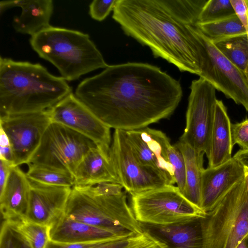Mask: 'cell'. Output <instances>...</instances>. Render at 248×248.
I'll return each instance as SVG.
<instances>
[{
	"instance_id": "cell-1",
	"label": "cell",
	"mask_w": 248,
	"mask_h": 248,
	"mask_svg": "<svg viewBox=\"0 0 248 248\" xmlns=\"http://www.w3.org/2000/svg\"><path fill=\"white\" fill-rule=\"evenodd\" d=\"M74 94L109 128L130 131L169 117L183 90L179 81L159 67L128 62L108 65L84 79Z\"/></svg>"
},
{
	"instance_id": "cell-2",
	"label": "cell",
	"mask_w": 248,
	"mask_h": 248,
	"mask_svg": "<svg viewBox=\"0 0 248 248\" xmlns=\"http://www.w3.org/2000/svg\"><path fill=\"white\" fill-rule=\"evenodd\" d=\"M112 17L126 35L149 47L155 58L200 76L194 34L158 0H116Z\"/></svg>"
},
{
	"instance_id": "cell-3",
	"label": "cell",
	"mask_w": 248,
	"mask_h": 248,
	"mask_svg": "<svg viewBox=\"0 0 248 248\" xmlns=\"http://www.w3.org/2000/svg\"><path fill=\"white\" fill-rule=\"evenodd\" d=\"M71 93L41 64L0 57V116L45 111Z\"/></svg>"
},
{
	"instance_id": "cell-4",
	"label": "cell",
	"mask_w": 248,
	"mask_h": 248,
	"mask_svg": "<svg viewBox=\"0 0 248 248\" xmlns=\"http://www.w3.org/2000/svg\"><path fill=\"white\" fill-rule=\"evenodd\" d=\"M29 41L38 56L54 65L66 81L108 65L89 35L78 31L50 25Z\"/></svg>"
},
{
	"instance_id": "cell-5",
	"label": "cell",
	"mask_w": 248,
	"mask_h": 248,
	"mask_svg": "<svg viewBox=\"0 0 248 248\" xmlns=\"http://www.w3.org/2000/svg\"><path fill=\"white\" fill-rule=\"evenodd\" d=\"M65 215L120 237H129L143 232L128 204L125 192L115 195L92 197L72 187Z\"/></svg>"
},
{
	"instance_id": "cell-6",
	"label": "cell",
	"mask_w": 248,
	"mask_h": 248,
	"mask_svg": "<svg viewBox=\"0 0 248 248\" xmlns=\"http://www.w3.org/2000/svg\"><path fill=\"white\" fill-rule=\"evenodd\" d=\"M205 248H235L248 234V193L244 179L203 217Z\"/></svg>"
},
{
	"instance_id": "cell-7",
	"label": "cell",
	"mask_w": 248,
	"mask_h": 248,
	"mask_svg": "<svg viewBox=\"0 0 248 248\" xmlns=\"http://www.w3.org/2000/svg\"><path fill=\"white\" fill-rule=\"evenodd\" d=\"M97 146L94 141L80 133L51 122L27 165L68 172L74 176L83 157Z\"/></svg>"
},
{
	"instance_id": "cell-8",
	"label": "cell",
	"mask_w": 248,
	"mask_h": 248,
	"mask_svg": "<svg viewBox=\"0 0 248 248\" xmlns=\"http://www.w3.org/2000/svg\"><path fill=\"white\" fill-rule=\"evenodd\" d=\"M189 27L195 35L201 77L216 90L248 113V80L215 44L196 26Z\"/></svg>"
},
{
	"instance_id": "cell-9",
	"label": "cell",
	"mask_w": 248,
	"mask_h": 248,
	"mask_svg": "<svg viewBox=\"0 0 248 248\" xmlns=\"http://www.w3.org/2000/svg\"><path fill=\"white\" fill-rule=\"evenodd\" d=\"M131 196V208L140 223L169 225L206 214L188 201L179 188L173 185Z\"/></svg>"
},
{
	"instance_id": "cell-10",
	"label": "cell",
	"mask_w": 248,
	"mask_h": 248,
	"mask_svg": "<svg viewBox=\"0 0 248 248\" xmlns=\"http://www.w3.org/2000/svg\"><path fill=\"white\" fill-rule=\"evenodd\" d=\"M190 89L186 127L179 140L205 154L208 158L217 100L216 89L201 77L192 81Z\"/></svg>"
},
{
	"instance_id": "cell-11",
	"label": "cell",
	"mask_w": 248,
	"mask_h": 248,
	"mask_svg": "<svg viewBox=\"0 0 248 248\" xmlns=\"http://www.w3.org/2000/svg\"><path fill=\"white\" fill-rule=\"evenodd\" d=\"M108 155L120 184L131 195L169 185L159 172L139 161L126 131L114 130Z\"/></svg>"
},
{
	"instance_id": "cell-12",
	"label": "cell",
	"mask_w": 248,
	"mask_h": 248,
	"mask_svg": "<svg viewBox=\"0 0 248 248\" xmlns=\"http://www.w3.org/2000/svg\"><path fill=\"white\" fill-rule=\"evenodd\" d=\"M51 122L47 110L0 116V126L9 140L15 166L28 163Z\"/></svg>"
},
{
	"instance_id": "cell-13",
	"label": "cell",
	"mask_w": 248,
	"mask_h": 248,
	"mask_svg": "<svg viewBox=\"0 0 248 248\" xmlns=\"http://www.w3.org/2000/svg\"><path fill=\"white\" fill-rule=\"evenodd\" d=\"M51 122L64 125L94 141L108 153L110 128L99 119L73 93L47 110Z\"/></svg>"
},
{
	"instance_id": "cell-14",
	"label": "cell",
	"mask_w": 248,
	"mask_h": 248,
	"mask_svg": "<svg viewBox=\"0 0 248 248\" xmlns=\"http://www.w3.org/2000/svg\"><path fill=\"white\" fill-rule=\"evenodd\" d=\"M29 182V207L25 219L50 227L65 214L72 187Z\"/></svg>"
},
{
	"instance_id": "cell-15",
	"label": "cell",
	"mask_w": 248,
	"mask_h": 248,
	"mask_svg": "<svg viewBox=\"0 0 248 248\" xmlns=\"http://www.w3.org/2000/svg\"><path fill=\"white\" fill-rule=\"evenodd\" d=\"M131 145L139 161L144 166L159 172L169 185L176 184L174 169L165 154L168 137L161 131L146 127L126 131Z\"/></svg>"
},
{
	"instance_id": "cell-16",
	"label": "cell",
	"mask_w": 248,
	"mask_h": 248,
	"mask_svg": "<svg viewBox=\"0 0 248 248\" xmlns=\"http://www.w3.org/2000/svg\"><path fill=\"white\" fill-rule=\"evenodd\" d=\"M245 175L244 167L233 157L216 167L204 169L201 182L202 210L205 214L212 211Z\"/></svg>"
},
{
	"instance_id": "cell-17",
	"label": "cell",
	"mask_w": 248,
	"mask_h": 248,
	"mask_svg": "<svg viewBox=\"0 0 248 248\" xmlns=\"http://www.w3.org/2000/svg\"><path fill=\"white\" fill-rule=\"evenodd\" d=\"M204 216L169 225L140 223L143 232L164 248H205Z\"/></svg>"
},
{
	"instance_id": "cell-18",
	"label": "cell",
	"mask_w": 248,
	"mask_h": 248,
	"mask_svg": "<svg viewBox=\"0 0 248 248\" xmlns=\"http://www.w3.org/2000/svg\"><path fill=\"white\" fill-rule=\"evenodd\" d=\"M20 7L19 16H15L13 26L18 33L31 36L50 26L54 9L51 0H2L0 2V15L7 9Z\"/></svg>"
},
{
	"instance_id": "cell-19",
	"label": "cell",
	"mask_w": 248,
	"mask_h": 248,
	"mask_svg": "<svg viewBox=\"0 0 248 248\" xmlns=\"http://www.w3.org/2000/svg\"><path fill=\"white\" fill-rule=\"evenodd\" d=\"M30 190L29 180L18 166L11 170L0 193V209L4 220L19 221L27 214Z\"/></svg>"
},
{
	"instance_id": "cell-20",
	"label": "cell",
	"mask_w": 248,
	"mask_h": 248,
	"mask_svg": "<svg viewBox=\"0 0 248 248\" xmlns=\"http://www.w3.org/2000/svg\"><path fill=\"white\" fill-rule=\"evenodd\" d=\"M120 237L100 228L73 219L65 214L49 228L50 240L62 243L96 242Z\"/></svg>"
},
{
	"instance_id": "cell-21",
	"label": "cell",
	"mask_w": 248,
	"mask_h": 248,
	"mask_svg": "<svg viewBox=\"0 0 248 248\" xmlns=\"http://www.w3.org/2000/svg\"><path fill=\"white\" fill-rule=\"evenodd\" d=\"M74 177L75 186H92L103 182L120 184L108 153L98 146L83 157Z\"/></svg>"
},
{
	"instance_id": "cell-22",
	"label": "cell",
	"mask_w": 248,
	"mask_h": 248,
	"mask_svg": "<svg viewBox=\"0 0 248 248\" xmlns=\"http://www.w3.org/2000/svg\"><path fill=\"white\" fill-rule=\"evenodd\" d=\"M231 124L226 107L221 100H217L207 158L208 167H216L232 158Z\"/></svg>"
},
{
	"instance_id": "cell-23",
	"label": "cell",
	"mask_w": 248,
	"mask_h": 248,
	"mask_svg": "<svg viewBox=\"0 0 248 248\" xmlns=\"http://www.w3.org/2000/svg\"><path fill=\"white\" fill-rule=\"evenodd\" d=\"M174 145L182 153L185 163L186 186L183 195L202 210L201 182L204 169L203 166L204 153L195 150L180 140Z\"/></svg>"
},
{
	"instance_id": "cell-24",
	"label": "cell",
	"mask_w": 248,
	"mask_h": 248,
	"mask_svg": "<svg viewBox=\"0 0 248 248\" xmlns=\"http://www.w3.org/2000/svg\"><path fill=\"white\" fill-rule=\"evenodd\" d=\"M196 26L213 43L241 36H248L236 15L212 22L200 23Z\"/></svg>"
},
{
	"instance_id": "cell-25",
	"label": "cell",
	"mask_w": 248,
	"mask_h": 248,
	"mask_svg": "<svg viewBox=\"0 0 248 248\" xmlns=\"http://www.w3.org/2000/svg\"><path fill=\"white\" fill-rule=\"evenodd\" d=\"M174 18L186 25L196 26L207 0H158Z\"/></svg>"
},
{
	"instance_id": "cell-26",
	"label": "cell",
	"mask_w": 248,
	"mask_h": 248,
	"mask_svg": "<svg viewBox=\"0 0 248 248\" xmlns=\"http://www.w3.org/2000/svg\"><path fill=\"white\" fill-rule=\"evenodd\" d=\"M214 44L244 74L248 80V36L232 38Z\"/></svg>"
},
{
	"instance_id": "cell-27",
	"label": "cell",
	"mask_w": 248,
	"mask_h": 248,
	"mask_svg": "<svg viewBox=\"0 0 248 248\" xmlns=\"http://www.w3.org/2000/svg\"><path fill=\"white\" fill-rule=\"evenodd\" d=\"M26 173L29 180L42 184L72 187L75 186L74 177L69 173L32 165H29Z\"/></svg>"
},
{
	"instance_id": "cell-28",
	"label": "cell",
	"mask_w": 248,
	"mask_h": 248,
	"mask_svg": "<svg viewBox=\"0 0 248 248\" xmlns=\"http://www.w3.org/2000/svg\"><path fill=\"white\" fill-rule=\"evenodd\" d=\"M235 15L231 0H208L200 14L197 23L215 22Z\"/></svg>"
},
{
	"instance_id": "cell-29",
	"label": "cell",
	"mask_w": 248,
	"mask_h": 248,
	"mask_svg": "<svg viewBox=\"0 0 248 248\" xmlns=\"http://www.w3.org/2000/svg\"><path fill=\"white\" fill-rule=\"evenodd\" d=\"M18 227L32 248H46L50 240V227L26 219L17 222Z\"/></svg>"
},
{
	"instance_id": "cell-30",
	"label": "cell",
	"mask_w": 248,
	"mask_h": 248,
	"mask_svg": "<svg viewBox=\"0 0 248 248\" xmlns=\"http://www.w3.org/2000/svg\"><path fill=\"white\" fill-rule=\"evenodd\" d=\"M17 222L3 221L0 233V248H32L19 230Z\"/></svg>"
},
{
	"instance_id": "cell-31",
	"label": "cell",
	"mask_w": 248,
	"mask_h": 248,
	"mask_svg": "<svg viewBox=\"0 0 248 248\" xmlns=\"http://www.w3.org/2000/svg\"><path fill=\"white\" fill-rule=\"evenodd\" d=\"M165 149L167 159L174 169L177 186L183 195L186 186V170L183 154L174 144H170L169 138L166 141Z\"/></svg>"
},
{
	"instance_id": "cell-32",
	"label": "cell",
	"mask_w": 248,
	"mask_h": 248,
	"mask_svg": "<svg viewBox=\"0 0 248 248\" xmlns=\"http://www.w3.org/2000/svg\"><path fill=\"white\" fill-rule=\"evenodd\" d=\"M75 188L92 197L111 196L121 194L123 186L120 184L103 182L92 186H74Z\"/></svg>"
},
{
	"instance_id": "cell-33",
	"label": "cell",
	"mask_w": 248,
	"mask_h": 248,
	"mask_svg": "<svg viewBox=\"0 0 248 248\" xmlns=\"http://www.w3.org/2000/svg\"><path fill=\"white\" fill-rule=\"evenodd\" d=\"M116 0H94L89 5L91 17L98 21L104 20L114 8Z\"/></svg>"
},
{
	"instance_id": "cell-34",
	"label": "cell",
	"mask_w": 248,
	"mask_h": 248,
	"mask_svg": "<svg viewBox=\"0 0 248 248\" xmlns=\"http://www.w3.org/2000/svg\"><path fill=\"white\" fill-rule=\"evenodd\" d=\"M232 144H238L242 150H248V118L231 124Z\"/></svg>"
},
{
	"instance_id": "cell-35",
	"label": "cell",
	"mask_w": 248,
	"mask_h": 248,
	"mask_svg": "<svg viewBox=\"0 0 248 248\" xmlns=\"http://www.w3.org/2000/svg\"><path fill=\"white\" fill-rule=\"evenodd\" d=\"M125 248H164L159 242L144 232L129 237Z\"/></svg>"
},
{
	"instance_id": "cell-36",
	"label": "cell",
	"mask_w": 248,
	"mask_h": 248,
	"mask_svg": "<svg viewBox=\"0 0 248 248\" xmlns=\"http://www.w3.org/2000/svg\"><path fill=\"white\" fill-rule=\"evenodd\" d=\"M231 2L248 35V0H231Z\"/></svg>"
},
{
	"instance_id": "cell-37",
	"label": "cell",
	"mask_w": 248,
	"mask_h": 248,
	"mask_svg": "<svg viewBox=\"0 0 248 248\" xmlns=\"http://www.w3.org/2000/svg\"><path fill=\"white\" fill-rule=\"evenodd\" d=\"M102 242L104 241L79 243H62L49 240L46 248H92Z\"/></svg>"
},
{
	"instance_id": "cell-38",
	"label": "cell",
	"mask_w": 248,
	"mask_h": 248,
	"mask_svg": "<svg viewBox=\"0 0 248 248\" xmlns=\"http://www.w3.org/2000/svg\"><path fill=\"white\" fill-rule=\"evenodd\" d=\"M129 237L105 241L92 248H125L128 244Z\"/></svg>"
},
{
	"instance_id": "cell-39",
	"label": "cell",
	"mask_w": 248,
	"mask_h": 248,
	"mask_svg": "<svg viewBox=\"0 0 248 248\" xmlns=\"http://www.w3.org/2000/svg\"><path fill=\"white\" fill-rule=\"evenodd\" d=\"M14 166L12 163L0 159V193L5 186L11 169Z\"/></svg>"
},
{
	"instance_id": "cell-40",
	"label": "cell",
	"mask_w": 248,
	"mask_h": 248,
	"mask_svg": "<svg viewBox=\"0 0 248 248\" xmlns=\"http://www.w3.org/2000/svg\"><path fill=\"white\" fill-rule=\"evenodd\" d=\"M233 157L237 159L244 168L248 169V150L240 149L234 155Z\"/></svg>"
},
{
	"instance_id": "cell-41",
	"label": "cell",
	"mask_w": 248,
	"mask_h": 248,
	"mask_svg": "<svg viewBox=\"0 0 248 248\" xmlns=\"http://www.w3.org/2000/svg\"><path fill=\"white\" fill-rule=\"evenodd\" d=\"M235 248H248V234H247Z\"/></svg>"
},
{
	"instance_id": "cell-42",
	"label": "cell",
	"mask_w": 248,
	"mask_h": 248,
	"mask_svg": "<svg viewBox=\"0 0 248 248\" xmlns=\"http://www.w3.org/2000/svg\"><path fill=\"white\" fill-rule=\"evenodd\" d=\"M245 169V177H244V180H245V185H246V189H247V192L248 193V170Z\"/></svg>"
},
{
	"instance_id": "cell-43",
	"label": "cell",
	"mask_w": 248,
	"mask_h": 248,
	"mask_svg": "<svg viewBox=\"0 0 248 248\" xmlns=\"http://www.w3.org/2000/svg\"></svg>"
}]
</instances>
